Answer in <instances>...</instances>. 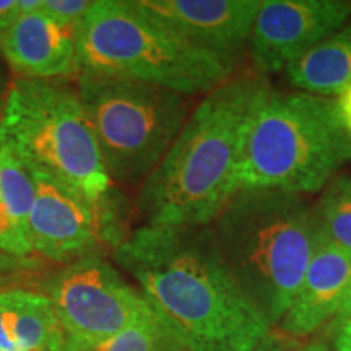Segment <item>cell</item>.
<instances>
[{
    "instance_id": "18",
    "label": "cell",
    "mask_w": 351,
    "mask_h": 351,
    "mask_svg": "<svg viewBox=\"0 0 351 351\" xmlns=\"http://www.w3.org/2000/svg\"><path fill=\"white\" fill-rule=\"evenodd\" d=\"M91 5L93 0H43L41 12L54 23L75 34Z\"/></svg>"
},
{
    "instance_id": "12",
    "label": "cell",
    "mask_w": 351,
    "mask_h": 351,
    "mask_svg": "<svg viewBox=\"0 0 351 351\" xmlns=\"http://www.w3.org/2000/svg\"><path fill=\"white\" fill-rule=\"evenodd\" d=\"M0 56L20 78L64 82L78 75L75 34L41 10L23 13L13 21Z\"/></svg>"
},
{
    "instance_id": "14",
    "label": "cell",
    "mask_w": 351,
    "mask_h": 351,
    "mask_svg": "<svg viewBox=\"0 0 351 351\" xmlns=\"http://www.w3.org/2000/svg\"><path fill=\"white\" fill-rule=\"evenodd\" d=\"M298 91L339 96L351 85V20L285 70Z\"/></svg>"
},
{
    "instance_id": "24",
    "label": "cell",
    "mask_w": 351,
    "mask_h": 351,
    "mask_svg": "<svg viewBox=\"0 0 351 351\" xmlns=\"http://www.w3.org/2000/svg\"><path fill=\"white\" fill-rule=\"evenodd\" d=\"M337 108H339V114L341 124H343L346 134L351 137V85L346 88V90L341 91V93L335 98Z\"/></svg>"
},
{
    "instance_id": "23",
    "label": "cell",
    "mask_w": 351,
    "mask_h": 351,
    "mask_svg": "<svg viewBox=\"0 0 351 351\" xmlns=\"http://www.w3.org/2000/svg\"><path fill=\"white\" fill-rule=\"evenodd\" d=\"M333 351H351V317L333 322Z\"/></svg>"
},
{
    "instance_id": "8",
    "label": "cell",
    "mask_w": 351,
    "mask_h": 351,
    "mask_svg": "<svg viewBox=\"0 0 351 351\" xmlns=\"http://www.w3.org/2000/svg\"><path fill=\"white\" fill-rule=\"evenodd\" d=\"M72 351H95L155 313L103 256L62 265L43 282Z\"/></svg>"
},
{
    "instance_id": "21",
    "label": "cell",
    "mask_w": 351,
    "mask_h": 351,
    "mask_svg": "<svg viewBox=\"0 0 351 351\" xmlns=\"http://www.w3.org/2000/svg\"><path fill=\"white\" fill-rule=\"evenodd\" d=\"M20 16L19 0H0V47L13 21Z\"/></svg>"
},
{
    "instance_id": "1",
    "label": "cell",
    "mask_w": 351,
    "mask_h": 351,
    "mask_svg": "<svg viewBox=\"0 0 351 351\" xmlns=\"http://www.w3.org/2000/svg\"><path fill=\"white\" fill-rule=\"evenodd\" d=\"M112 257L186 351H252L271 332L219 257L207 226L142 225Z\"/></svg>"
},
{
    "instance_id": "19",
    "label": "cell",
    "mask_w": 351,
    "mask_h": 351,
    "mask_svg": "<svg viewBox=\"0 0 351 351\" xmlns=\"http://www.w3.org/2000/svg\"><path fill=\"white\" fill-rule=\"evenodd\" d=\"M0 249L16 257H36L29 247L28 239L13 225L2 207H0Z\"/></svg>"
},
{
    "instance_id": "6",
    "label": "cell",
    "mask_w": 351,
    "mask_h": 351,
    "mask_svg": "<svg viewBox=\"0 0 351 351\" xmlns=\"http://www.w3.org/2000/svg\"><path fill=\"white\" fill-rule=\"evenodd\" d=\"M0 148L32 173L47 176L95 204L121 197L116 191L77 88L64 82L16 77L0 116Z\"/></svg>"
},
{
    "instance_id": "13",
    "label": "cell",
    "mask_w": 351,
    "mask_h": 351,
    "mask_svg": "<svg viewBox=\"0 0 351 351\" xmlns=\"http://www.w3.org/2000/svg\"><path fill=\"white\" fill-rule=\"evenodd\" d=\"M351 282V257L320 238L291 306L278 324L291 337H307L335 319Z\"/></svg>"
},
{
    "instance_id": "22",
    "label": "cell",
    "mask_w": 351,
    "mask_h": 351,
    "mask_svg": "<svg viewBox=\"0 0 351 351\" xmlns=\"http://www.w3.org/2000/svg\"><path fill=\"white\" fill-rule=\"evenodd\" d=\"M10 276H3V278H0V351H20L19 346H16L15 341H13L10 332H8L5 307H3V300H2L3 288H5V285Z\"/></svg>"
},
{
    "instance_id": "29",
    "label": "cell",
    "mask_w": 351,
    "mask_h": 351,
    "mask_svg": "<svg viewBox=\"0 0 351 351\" xmlns=\"http://www.w3.org/2000/svg\"><path fill=\"white\" fill-rule=\"evenodd\" d=\"M173 351H186V350H182V348H176V350H173Z\"/></svg>"
},
{
    "instance_id": "5",
    "label": "cell",
    "mask_w": 351,
    "mask_h": 351,
    "mask_svg": "<svg viewBox=\"0 0 351 351\" xmlns=\"http://www.w3.org/2000/svg\"><path fill=\"white\" fill-rule=\"evenodd\" d=\"M350 160L335 98L270 88L245 134L236 187L314 194Z\"/></svg>"
},
{
    "instance_id": "28",
    "label": "cell",
    "mask_w": 351,
    "mask_h": 351,
    "mask_svg": "<svg viewBox=\"0 0 351 351\" xmlns=\"http://www.w3.org/2000/svg\"><path fill=\"white\" fill-rule=\"evenodd\" d=\"M298 351H333L330 346L322 343V341H313V343H307L304 346H301Z\"/></svg>"
},
{
    "instance_id": "20",
    "label": "cell",
    "mask_w": 351,
    "mask_h": 351,
    "mask_svg": "<svg viewBox=\"0 0 351 351\" xmlns=\"http://www.w3.org/2000/svg\"><path fill=\"white\" fill-rule=\"evenodd\" d=\"M44 262L38 257H16L0 249V278L20 274H36Z\"/></svg>"
},
{
    "instance_id": "9",
    "label": "cell",
    "mask_w": 351,
    "mask_h": 351,
    "mask_svg": "<svg viewBox=\"0 0 351 351\" xmlns=\"http://www.w3.org/2000/svg\"><path fill=\"white\" fill-rule=\"evenodd\" d=\"M32 174L36 197L28 218V243L43 262L67 265L101 256L106 249L114 251L130 234L121 197L95 204L62 182Z\"/></svg>"
},
{
    "instance_id": "17",
    "label": "cell",
    "mask_w": 351,
    "mask_h": 351,
    "mask_svg": "<svg viewBox=\"0 0 351 351\" xmlns=\"http://www.w3.org/2000/svg\"><path fill=\"white\" fill-rule=\"evenodd\" d=\"M176 348L182 346L169 335L156 314H153L114 335L95 351H173Z\"/></svg>"
},
{
    "instance_id": "15",
    "label": "cell",
    "mask_w": 351,
    "mask_h": 351,
    "mask_svg": "<svg viewBox=\"0 0 351 351\" xmlns=\"http://www.w3.org/2000/svg\"><path fill=\"white\" fill-rule=\"evenodd\" d=\"M319 234L351 257V176L337 174L314 204Z\"/></svg>"
},
{
    "instance_id": "3",
    "label": "cell",
    "mask_w": 351,
    "mask_h": 351,
    "mask_svg": "<svg viewBox=\"0 0 351 351\" xmlns=\"http://www.w3.org/2000/svg\"><path fill=\"white\" fill-rule=\"evenodd\" d=\"M207 228L245 296L278 326L319 245L314 205L293 192L243 189Z\"/></svg>"
},
{
    "instance_id": "26",
    "label": "cell",
    "mask_w": 351,
    "mask_h": 351,
    "mask_svg": "<svg viewBox=\"0 0 351 351\" xmlns=\"http://www.w3.org/2000/svg\"><path fill=\"white\" fill-rule=\"evenodd\" d=\"M346 317H351V282L348 285V289H346V293H345L343 302H341L339 313H337L333 322H339V320H343Z\"/></svg>"
},
{
    "instance_id": "16",
    "label": "cell",
    "mask_w": 351,
    "mask_h": 351,
    "mask_svg": "<svg viewBox=\"0 0 351 351\" xmlns=\"http://www.w3.org/2000/svg\"><path fill=\"white\" fill-rule=\"evenodd\" d=\"M34 197L36 186L33 174L15 156L0 148V207L26 239Z\"/></svg>"
},
{
    "instance_id": "2",
    "label": "cell",
    "mask_w": 351,
    "mask_h": 351,
    "mask_svg": "<svg viewBox=\"0 0 351 351\" xmlns=\"http://www.w3.org/2000/svg\"><path fill=\"white\" fill-rule=\"evenodd\" d=\"M254 73L232 75L192 109L156 169L140 186L143 225L202 228L238 192L236 174L251 119L270 91Z\"/></svg>"
},
{
    "instance_id": "11",
    "label": "cell",
    "mask_w": 351,
    "mask_h": 351,
    "mask_svg": "<svg viewBox=\"0 0 351 351\" xmlns=\"http://www.w3.org/2000/svg\"><path fill=\"white\" fill-rule=\"evenodd\" d=\"M179 33L234 64L249 49L263 0H142Z\"/></svg>"
},
{
    "instance_id": "27",
    "label": "cell",
    "mask_w": 351,
    "mask_h": 351,
    "mask_svg": "<svg viewBox=\"0 0 351 351\" xmlns=\"http://www.w3.org/2000/svg\"><path fill=\"white\" fill-rule=\"evenodd\" d=\"M10 83L7 82V75L2 69H0V116H2L3 111V104H5V98H7V91Z\"/></svg>"
},
{
    "instance_id": "25",
    "label": "cell",
    "mask_w": 351,
    "mask_h": 351,
    "mask_svg": "<svg viewBox=\"0 0 351 351\" xmlns=\"http://www.w3.org/2000/svg\"><path fill=\"white\" fill-rule=\"evenodd\" d=\"M252 351H288V350H287V345H285V341L280 340L276 335H271L270 332L269 335H267L265 339H263Z\"/></svg>"
},
{
    "instance_id": "10",
    "label": "cell",
    "mask_w": 351,
    "mask_h": 351,
    "mask_svg": "<svg viewBox=\"0 0 351 351\" xmlns=\"http://www.w3.org/2000/svg\"><path fill=\"white\" fill-rule=\"evenodd\" d=\"M350 19L346 0H263L249 43L256 73L285 72Z\"/></svg>"
},
{
    "instance_id": "4",
    "label": "cell",
    "mask_w": 351,
    "mask_h": 351,
    "mask_svg": "<svg viewBox=\"0 0 351 351\" xmlns=\"http://www.w3.org/2000/svg\"><path fill=\"white\" fill-rule=\"evenodd\" d=\"M78 72L119 75L205 96L234 75V64L179 33L142 0H93L75 32Z\"/></svg>"
},
{
    "instance_id": "7",
    "label": "cell",
    "mask_w": 351,
    "mask_h": 351,
    "mask_svg": "<svg viewBox=\"0 0 351 351\" xmlns=\"http://www.w3.org/2000/svg\"><path fill=\"white\" fill-rule=\"evenodd\" d=\"M77 93L114 186H142L191 116V99L168 88L80 70Z\"/></svg>"
}]
</instances>
